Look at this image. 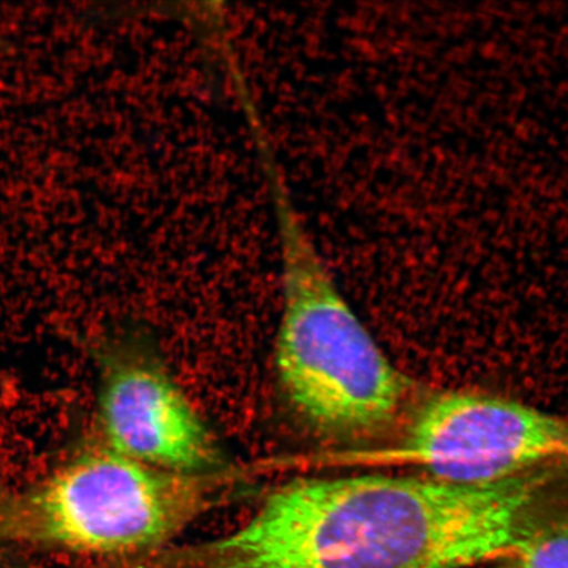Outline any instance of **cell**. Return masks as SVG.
Returning a JSON list of instances; mask_svg holds the SVG:
<instances>
[{"label":"cell","mask_w":568,"mask_h":568,"mask_svg":"<svg viewBox=\"0 0 568 568\" xmlns=\"http://www.w3.org/2000/svg\"><path fill=\"white\" fill-rule=\"evenodd\" d=\"M215 475L162 470L101 444L4 496L0 536L98 557L145 556L216 503L223 481Z\"/></svg>","instance_id":"cell-2"},{"label":"cell","mask_w":568,"mask_h":568,"mask_svg":"<svg viewBox=\"0 0 568 568\" xmlns=\"http://www.w3.org/2000/svg\"><path fill=\"white\" fill-rule=\"evenodd\" d=\"M255 146L281 246L275 368L284 397L318 436L347 443L378 436L399 414L408 382L339 293L291 202L268 142Z\"/></svg>","instance_id":"cell-1"},{"label":"cell","mask_w":568,"mask_h":568,"mask_svg":"<svg viewBox=\"0 0 568 568\" xmlns=\"http://www.w3.org/2000/svg\"><path fill=\"white\" fill-rule=\"evenodd\" d=\"M4 496H6V495H3V493H2V491H0V506H2V501H3V499H4Z\"/></svg>","instance_id":"cell-6"},{"label":"cell","mask_w":568,"mask_h":568,"mask_svg":"<svg viewBox=\"0 0 568 568\" xmlns=\"http://www.w3.org/2000/svg\"><path fill=\"white\" fill-rule=\"evenodd\" d=\"M494 568H568V515L539 524L513 556Z\"/></svg>","instance_id":"cell-5"},{"label":"cell","mask_w":568,"mask_h":568,"mask_svg":"<svg viewBox=\"0 0 568 568\" xmlns=\"http://www.w3.org/2000/svg\"><path fill=\"white\" fill-rule=\"evenodd\" d=\"M102 445L162 470L223 473L225 458L209 425L158 362L113 354L98 399Z\"/></svg>","instance_id":"cell-4"},{"label":"cell","mask_w":568,"mask_h":568,"mask_svg":"<svg viewBox=\"0 0 568 568\" xmlns=\"http://www.w3.org/2000/svg\"><path fill=\"white\" fill-rule=\"evenodd\" d=\"M366 456L420 467L439 480L487 485L568 459V418L497 396L444 393L424 404L399 443Z\"/></svg>","instance_id":"cell-3"}]
</instances>
